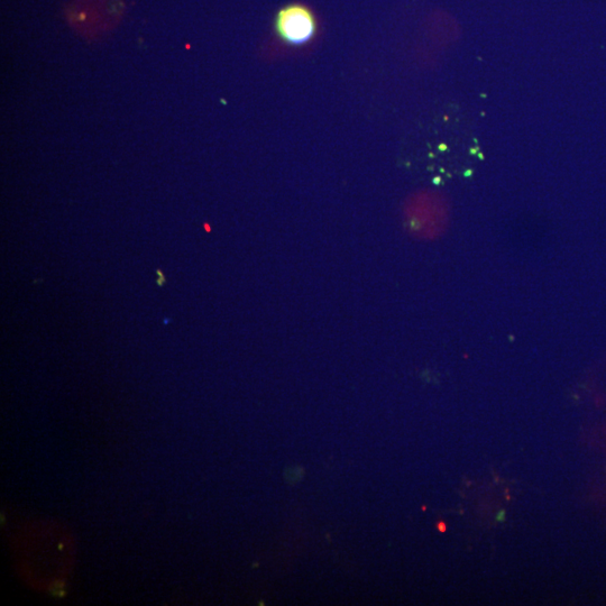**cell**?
I'll list each match as a JSON object with an SVG mask.
<instances>
[{"label":"cell","instance_id":"cell-1","mask_svg":"<svg viewBox=\"0 0 606 606\" xmlns=\"http://www.w3.org/2000/svg\"><path fill=\"white\" fill-rule=\"evenodd\" d=\"M275 27L283 41L301 45L314 38L317 24L315 16L302 5H290L281 9Z\"/></svg>","mask_w":606,"mask_h":606},{"label":"cell","instance_id":"cell-2","mask_svg":"<svg viewBox=\"0 0 606 606\" xmlns=\"http://www.w3.org/2000/svg\"><path fill=\"white\" fill-rule=\"evenodd\" d=\"M156 275H158L156 284H158L159 287H163L164 284L167 283V278H165V275L160 270H156Z\"/></svg>","mask_w":606,"mask_h":606}]
</instances>
